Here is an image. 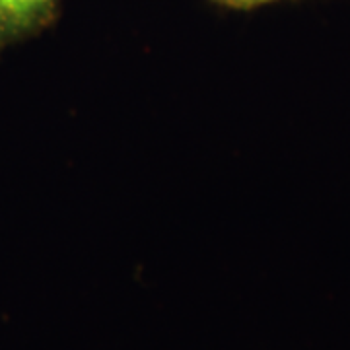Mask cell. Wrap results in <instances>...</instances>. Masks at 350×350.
<instances>
[{
    "label": "cell",
    "instance_id": "6da1fadb",
    "mask_svg": "<svg viewBox=\"0 0 350 350\" xmlns=\"http://www.w3.org/2000/svg\"><path fill=\"white\" fill-rule=\"evenodd\" d=\"M61 8L63 0H0V55L51 29Z\"/></svg>",
    "mask_w": 350,
    "mask_h": 350
},
{
    "label": "cell",
    "instance_id": "7a4b0ae2",
    "mask_svg": "<svg viewBox=\"0 0 350 350\" xmlns=\"http://www.w3.org/2000/svg\"><path fill=\"white\" fill-rule=\"evenodd\" d=\"M213 4L226 8V10H238V12H251L269 4H276V2H286V0H211Z\"/></svg>",
    "mask_w": 350,
    "mask_h": 350
}]
</instances>
